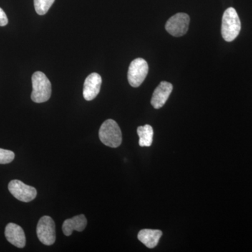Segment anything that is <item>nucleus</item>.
<instances>
[{"label": "nucleus", "instance_id": "obj_7", "mask_svg": "<svg viewBox=\"0 0 252 252\" xmlns=\"http://www.w3.org/2000/svg\"><path fill=\"white\" fill-rule=\"evenodd\" d=\"M8 189L14 198L24 203H28L34 200L37 194L35 188L17 180L11 181Z\"/></svg>", "mask_w": 252, "mask_h": 252}, {"label": "nucleus", "instance_id": "obj_5", "mask_svg": "<svg viewBox=\"0 0 252 252\" xmlns=\"http://www.w3.org/2000/svg\"><path fill=\"white\" fill-rule=\"evenodd\" d=\"M36 234L41 243L52 245L56 242V225L53 219L49 216L41 217L36 227Z\"/></svg>", "mask_w": 252, "mask_h": 252}, {"label": "nucleus", "instance_id": "obj_16", "mask_svg": "<svg viewBox=\"0 0 252 252\" xmlns=\"http://www.w3.org/2000/svg\"><path fill=\"white\" fill-rule=\"evenodd\" d=\"M8 24V18L4 10L0 8V26H5Z\"/></svg>", "mask_w": 252, "mask_h": 252}, {"label": "nucleus", "instance_id": "obj_15", "mask_svg": "<svg viewBox=\"0 0 252 252\" xmlns=\"http://www.w3.org/2000/svg\"><path fill=\"white\" fill-rule=\"evenodd\" d=\"M15 154L12 151L0 149V164L10 163L14 160Z\"/></svg>", "mask_w": 252, "mask_h": 252}, {"label": "nucleus", "instance_id": "obj_11", "mask_svg": "<svg viewBox=\"0 0 252 252\" xmlns=\"http://www.w3.org/2000/svg\"><path fill=\"white\" fill-rule=\"evenodd\" d=\"M87 225V220L84 215H78L73 218L68 219L64 220L63 224V233L66 236L72 234L74 230L81 232L85 229Z\"/></svg>", "mask_w": 252, "mask_h": 252}, {"label": "nucleus", "instance_id": "obj_2", "mask_svg": "<svg viewBox=\"0 0 252 252\" xmlns=\"http://www.w3.org/2000/svg\"><path fill=\"white\" fill-rule=\"evenodd\" d=\"M32 100L36 103H42L49 100L51 95V84L46 74L36 72L32 76Z\"/></svg>", "mask_w": 252, "mask_h": 252}, {"label": "nucleus", "instance_id": "obj_9", "mask_svg": "<svg viewBox=\"0 0 252 252\" xmlns=\"http://www.w3.org/2000/svg\"><path fill=\"white\" fill-rule=\"evenodd\" d=\"M173 86L167 81H162L154 91L151 104L154 109H158L163 107L171 94Z\"/></svg>", "mask_w": 252, "mask_h": 252}, {"label": "nucleus", "instance_id": "obj_14", "mask_svg": "<svg viewBox=\"0 0 252 252\" xmlns=\"http://www.w3.org/2000/svg\"><path fill=\"white\" fill-rule=\"evenodd\" d=\"M55 0H34V9L36 14L42 16L49 11Z\"/></svg>", "mask_w": 252, "mask_h": 252}, {"label": "nucleus", "instance_id": "obj_4", "mask_svg": "<svg viewBox=\"0 0 252 252\" xmlns=\"http://www.w3.org/2000/svg\"><path fill=\"white\" fill-rule=\"evenodd\" d=\"M149 72V65L147 61L138 58L130 63L127 72L129 84L134 88L139 87L143 83Z\"/></svg>", "mask_w": 252, "mask_h": 252}, {"label": "nucleus", "instance_id": "obj_10", "mask_svg": "<svg viewBox=\"0 0 252 252\" xmlns=\"http://www.w3.org/2000/svg\"><path fill=\"white\" fill-rule=\"evenodd\" d=\"M4 235L6 240L16 248H23L26 246V235L20 225L14 223H8L5 228Z\"/></svg>", "mask_w": 252, "mask_h": 252}, {"label": "nucleus", "instance_id": "obj_13", "mask_svg": "<svg viewBox=\"0 0 252 252\" xmlns=\"http://www.w3.org/2000/svg\"><path fill=\"white\" fill-rule=\"evenodd\" d=\"M137 135L140 137L139 144L140 147H149L153 142L154 130L150 125L139 126L137 127Z\"/></svg>", "mask_w": 252, "mask_h": 252}, {"label": "nucleus", "instance_id": "obj_12", "mask_svg": "<svg viewBox=\"0 0 252 252\" xmlns=\"http://www.w3.org/2000/svg\"><path fill=\"white\" fill-rule=\"evenodd\" d=\"M162 235L160 230L142 229L139 232L137 238L147 248L153 249L157 246Z\"/></svg>", "mask_w": 252, "mask_h": 252}, {"label": "nucleus", "instance_id": "obj_6", "mask_svg": "<svg viewBox=\"0 0 252 252\" xmlns=\"http://www.w3.org/2000/svg\"><path fill=\"white\" fill-rule=\"evenodd\" d=\"M190 17L185 13L174 15L165 24V30L171 35L179 37L187 34L189 30Z\"/></svg>", "mask_w": 252, "mask_h": 252}, {"label": "nucleus", "instance_id": "obj_3", "mask_svg": "<svg viewBox=\"0 0 252 252\" xmlns=\"http://www.w3.org/2000/svg\"><path fill=\"white\" fill-rule=\"evenodd\" d=\"M99 137L101 142L112 148H117L122 143V133L117 123L112 119H108L102 124L99 130Z\"/></svg>", "mask_w": 252, "mask_h": 252}, {"label": "nucleus", "instance_id": "obj_1", "mask_svg": "<svg viewBox=\"0 0 252 252\" xmlns=\"http://www.w3.org/2000/svg\"><path fill=\"white\" fill-rule=\"evenodd\" d=\"M241 30V23L236 10L228 8L224 11L222 18L221 35L225 41L230 42L238 36Z\"/></svg>", "mask_w": 252, "mask_h": 252}, {"label": "nucleus", "instance_id": "obj_8", "mask_svg": "<svg viewBox=\"0 0 252 252\" xmlns=\"http://www.w3.org/2000/svg\"><path fill=\"white\" fill-rule=\"evenodd\" d=\"M102 77L97 73H92L86 78L84 84L83 95L87 101H91L97 97L100 91Z\"/></svg>", "mask_w": 252, "mask_h": 252}]
</instances>
